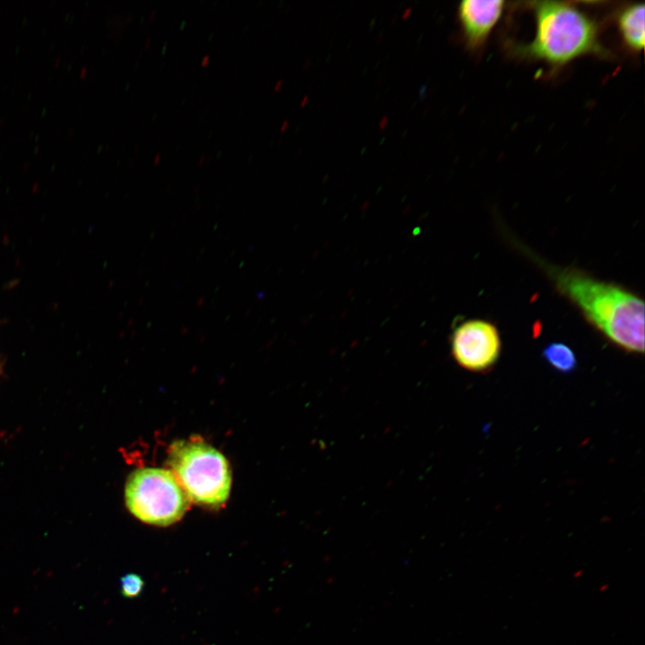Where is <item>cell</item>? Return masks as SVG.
Instances as JSON below:
<instances>
[{
    "label": "cell",
    "instance_id": "6da1fadb",
    "mask_svg": "<svg viewBox=\"0 0 645 645\" xmlns=\"http://www.w3.org/2000/svg\"><path fill=\"white\" fill-rule=\"evenodd\" d=\"M526 254L611 342L625 351H644V302L630 290L572 267L551 264L522 245Z\"/></svg>",
    "mask_w": 645,
    "mask_h": 645
},
{
    "label": "cell",
    "instance_id": "7a4b0ae2",
    "mask_svg": "<svg viewBox=\"0 0 645 645\" xmlns=\"http://www.w3.org/2000/svg\"><path fill=\"white\" fill-rule=\"evenodd\" d=\"M532 8L534 37L518 49L524 56L562 66L582 56L603 52L596 23L576 6L539 1Z\"/></svg>",
    "mask_w": 645,
    "mask_h": 645
},
{
    "label": "cell",
    "instance_id": "3957f363",
    "mask_svg": "<svg viewBox=\"0 0 645 645\" xmlns=\"http://www.w3.org/2000/svg\"><path fill=\"white\" fill-rule=\"evenodd\" d=\"M168 464L191 501L212 508L227 501L231 486L228 463L212 446L177 441L170 446Z\"/></svg>",
    "mask_w": 645,
    "mask_h": 645
},
{
    "label": "cell",
    "instance_id": "277c9868",
    "mask_svg": "<svg viewBox=\"0 0 645 645\" xmlns=\"http://www.w3.org/2000/svg\"><path fill=\"white\" fill-rule=\"evenodd\" d=\"M125 499L133 516L157 526L176 522L188 507V498L172 472L158 468L133 471L125 484Z\"/></svg>",
    "mask_w": 645,
    "mask_h": 645
},
{
    "label": "cell",
    "instance_id": "5b68a950",
    "mask_svg": "<svg viewBox=\"0 0 645 645\" xmlns=\"http://www.w3.org/2000/svg\"><path fill=\"white\" fill-rule=\"evenodd\" d=\"M452 354L461 367L471 372L491 368L501 354L497 328L491 322L473 319L458 325L452 334Z\"/></svg>",
    "mask_w": 645,
    "mask_h": 645
},
{
    "label": "cell",
    "instance_id": "8992f818",
    "mask_svg": "<svg viewBox=\"0 0 645 645\" xmlns=\"http://www.w3.org/2000/svg\"><path fill=\"white\" fill-rule=\"evenodd\" d=\"M504 1L464 0L459 5V19L468 46L482 47L500 20Z\"/></svg>",
    "mask_w": 645,
    "mask_h": 645
},
{
    "label": "cell",
    "instance_id": "52a82bcc",
    "mask_svg": "<svg viewBox=\"0 0 645 645\" xmlns=\"http://www.w3.org/2000/svg\"><path fill=\"white\" fill-rule=\"evenodd\" d=\"M645 5L632 4L624 7L618 15V30L624 45L633 52L644 47Z\"/></svg>",
    "mask_w": 645,
    "mask_h": 645
},
{
    "label": "cell",
    "instance_id": "ba28073f",
    "mask_svg": "<svg viewBox=\"0 0 645 645\" xmlns=\"http://www.w3.org/2000/svg\"><path fill=\"white\" fill-rule=\"evenodd\" d=\"M543 357L555 369L561 373H571L577 366L573 350L562 342H552L543 349Z\"/></svg>",
    "mask_w": 645,
    "mask_h": 645
},
{
    "label": "cell",
    "instance_id": "9c48e42d",
    "mask_svg": "<svg viewBox=\"0 0 645 645\" xmlns=\"http://www.w3.org/2000/svg\"><path fill=\"white\" fill-rule=\"evenodd\" d=\"M121 592L126 598H135L143 589V580L136 573H128L122 577Z\"/></svg>",
    "mask_w": 645,
    "mask_h": 645
},
{
    "label": "cell",
    "instance_id": "30bf717a",
    "mask_svg": "<svg viewBox=\"0 0 645 645\" xmlns=\"http://www.w3.org/2000/svg\"><path fill=\"white\" fill-rule=\"evenodd\" d=\"M209 60H210V56L209 55L204 56L201 61V64L205 65L209 62Z\"/></svg>",
    "mask_w": 645,
    "mask_h": 645
},
{
    "label": "cell",
    "instance_id": "8fae6325",
    "mask_svg": "<svg viewBox=\"0 0 645 645\" xmlns=\"http://www.w3.org/2000/svg\"><path fill=\"white\" fill-rule=\"evenodd\" d=\"M160 159H161V154L157 153L153 159V163L158 164L159 162Z\"/></svg>",
    "mask_w": 645,
    "mask_h": 645
},
{
    "label": "cell",
    "instance_id": "7c38bea8",
    "mask_svg": "<svg viewBox=\"0 0 645 645\" xmlns=\"http://www.w3.org/2000/svg\"><path fill=\"white\" fill-rule=\"evenodd\" d=\"M205 158H206L205 155H202L201 157H199V159H198V164H199V165L202 164L203 161H204V159H205Z\"/></svg>",
    "mask_w": 645,
    "mask_h": 645
},
{
    "label": "cell",
    "instance_id": "4fadbf2b",
    "mask_svg": "<svg viewBox=\"0 0 645 645\" xmlns=\"http://www.w3.org/2000/svg\"><path fill=\"white\" fill-rule=\"evenodd\" d=\"M156 10H152L150 14V20L152 21L156 15Z\"/></svg>",
    "mask_w": 645,
    "mask_h": 645
},
{
    "label": "cell",
    "instance_id": "5bb4252c",
    "mask_svg": "<svg viewBox=\"0 0 645 645\" xmlns=\"http://www.w3.org/2000/svg\"><path fill=\"white\" fill-rule=\"evenodd\" d=\"M151 42V38H147L144 42V47H147Z\"/></svg>",
    "mask_w": 645,
    "mask_h": 645
},
{
    "label": "cell",
    "instance_id": "9a60e30c",
    "mask_svg": "<svg viewBox=\"0 0 645 645\" xmlns=\"http://www.w3.org/2000/svg\"><path fill=\"white\" fill-rule=\"evenodd\" d=\"M1 367H2V365H1V363H0V372H1Z\"/></svg>",
    "mask_w": 645,
    "mask_h": 645
}]
</instances>
